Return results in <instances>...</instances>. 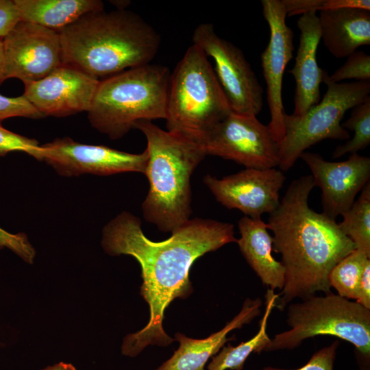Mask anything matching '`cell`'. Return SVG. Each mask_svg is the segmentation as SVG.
Segmentation results:
<instances>
[{"label": "cell", "instance_id": "1", "mask_svg": "<svg viewBox=\"0 0 370 370\" xmlns=\"http://www.w3.org/2000/svg\"><path fill=\"white\" fill-rule=\"evenodd\" d=\"M234 225L209 219L194 218L162 241H153L143 233L140 220L122 212L103 229L101 245L111 256L134 257L141 269L140 295L149 307V320L140 330L127 335L123 355L138 356L149 345L167 346L174 338L164 330V311L176 298L193 292L189 272L194 262L206 253L237 243Z\"/></svg>", "mask_w": 370, "mask_h": 370}, {"label": "cell", "instance_id": "2", "mask_svg": "<svg viewBox=\"0 0 370 370\" xmlns=\"http://www.w3.org/2000/svg\"><path fill=\"white\" fill-rule=\"evenodd\" d=\"M314 187L311 175L293 180L268 218L272 250L281 254L284 268V287L275 302L279 309L295 298L331 293L330 271L356 249L334 219L310 208L308 197Z\"/></svg>", "mask_w": 370, "mask_h": 370}, {"label": "cell", "instance_id": "3", "mask_svg": "<svg viewBox=\"0 0 370 370\" xmlns=\"http://www.w3.org/2000/svg\"><path fill=\"white\" fill-rule=\"evenodd\" d=\"M62 63L99 79L151 63L160 36L127 10L88 12L59 32Z\"/></svg>", "mask_w": 370, "mask_h": 370}, {"label": "cell", "instance_id": "4", "mask_svg": "<svg viewBox=\"0 0 370 370\" xmlns=\"http://www.w3.org/2000/svg\"><path fill=\"white\" fill-rule=\"evenodd\" d=\"M134 128L147 140L149 189L142 204L144 218L160 231L172 232L190 219L191 175L207 155L201 145L151 121H139Z\"/></svg>", "mask_w": 370, "mask_h": 370}, {"label": "cell", "instance_id": "5", "mask_svg": "<svg viewBox=\"0 0 370 370\" xmlns=\"http://www.w3.org/2000/svg\"><path fill=\"white\" fill-rule=\"evenodd\" d=\"M171 74L149 63L100 80L87 112L90 125L117 140L139 121L165 119Z\"/></svg>", "mask_w": 370, "mask_h": 370}, {"label": "cell", "instance_id": "6", "mask_svg": "<svg viewBox=\"0 0 370 370\" xmlns=\"http://www.w3.org/2000/svg\"><path fill=\"white\" fill-rule=\"evenodd\" d=\"M232 111L204 52L193 44L171 74L166 109L167 131L202 145Z\"/></svg>", "mask_w": 370, "mask_h": 370}, {"label": "cell", "instance_id": "7", "mask_svg": "<svg viewBox=\"0 0 370 370\" xmlns=\"http://www.w3.org/2000/svg\"><path fill=\"white\" fill-rule=\"evenodd\" d=\"M287 323L291 328L275 334L264 351L293 349L308 338L331 335L369 355L370 310L356 301L332 292L312 295L288 306Z\"/></svg>", "mask_w": 370, "mask_h": 370}, {"label": "cell", "instance_id": "8", "mask_svg": "<svg viewBox=\"0 0 370 370\" xmlns=\"http://www.w3.org/2000/svg\"><path fill=\"white\" fill-rule=\"evenodd\" d=\"M328 73L323 98L301 116L284 114V135L278 144V166L287 171L305 150L326 139L348 140L349 133L341 121L345 112L364 102L370 93V81L331 82Z\"/></svg>", "mask_w": 370, "mask_h": 370}, {"label": "cell", "instance_id": "9", "mask_svg": "<svg viewBox=\"0 0 370 370\" xmlns=\"http://www.w3.org/2000/svg\"><path fill=\"white\" fill-rule=\"evenodd\" d=\"M193 42L214 60V73L232 111L257 116L263 106V89L241 49L221 38L207 23L195 28Z\"/></svg>", "mask_w": 370, "mask_h": 370}, {"label": "cell", "instance_id": "10", "mask_svg": "<svg viewBox=\"0 0 370 370\" xmlns=\"http://www.w3.org/2000/svg\"><path fill=\"white\" fill-rule=\"evenodd\" d=\"M202 146L206 155L231 160L247 169L278 166V143L267 125L254 115L231 112L214 127Z\"/></svg>", "mask_w": 370, "mask_h": 370}, {"label": "cell", "instance_id": "11", "mask_svg": "<svg viewBox=\"0 0 370 370\" xmlns=\"http://www.w3.org/2000/svg\"><path fill=\"white\" fill-rule=\"evenodd\" d=\"M34 158L45 162L58 174L67 177L126 172L145 174L148 153L145 149L141 153H130L103 145L82 144L64 137L40 145Z\"/></svg>", "mask_w": 370, "mask_h": 370}, {"label": "cell", "instance_id": "12", "mask_svg": "<svg viewBox=\"0 0 370 370\" xmlns=\"http://www.w3.org/2000/svg\"><path fill=\"white\" fill-rule=\"evenodd\" d=\"M6 79L24 85L38 81L62 64L58 32L20 21L3 38Z\"/></svg>", "mask_w": 370, "mask_h": 370}, {"label": "cell", "instance_id": "13", "mask_svg": "<svg viewBox=\"0 0 370 370\" xmlns=\"http://www.w3.org/2000/svg\"><path fill=\"white\" fill-rule=\"evenodd\" d=\"M261 4L270 30L269 41L261 54L271 115L267 126L279 144L284 135L282 79L286 67L293 58L294 34L286 23L287 12L282 0H262Z\"/></svg>", "mask_w": 370, "mask_h": 370}, {"label": "cell", "instance_id": "14", "mask_svg": "<svg viewBox=\"0 0 370 370\" xmlns=\"http://www.w3.org/2000/svg\"><path fill=\"white\" fill-rule=\"evenodd\" d=\"M286 180L281 170L247 169L221 179L211 175L204 182L217 201L257 219L271 214L280 204V191Z\"/></svg>", "mask_w": 370, "mask_h": 370}, {"label": "cell", "instance_id": "15", "mask_svg": "<svg viewBox=\"0 0 370 370\" xmlns=\"http://www.w3.org/2000/svg\"><path fill=\"white\" fill-rule=\"evenodd\" d=\"M299 158L310 169L314 186L321 188L322 212L330 219L347 212L369 182V157L353 153L347 160L329 162L318 153L304 151Z\"/></svg>", "mask_w": 370, "mask_h": 370}, {"label": "cell", "instance_id": "16", "mask_svg": "<svg viewBox=\"0 0 370 370\" xmlns=\"http://www.w3.org/2000/svg\"><path fill=\"white\" fill-rule=\"evenodd\" d=\"M99 81L62 63L45 77L25 84L23 95L45 116L65 117L89 110Z\"/></svg>", "mask_w": 370, "mask_h": 370}, {"label": "cell", "instance_id": "17", "mask_svg": "<svg viewBox=\"0 0 370 370\" xmlns=\"http://www.w3.org/2000/svg\"><path fill=\"white\" fill-rule=\"evenodd\" d=\"M300 32L299 43L294 66L288 72L295 82V116H301L320 101V84L327 72L320 68L317 51L321 30L317 12L304 13L297 21Z\"/></svg>", "mask_w": 370, "mask_h": 370}, {"label": "cell", "instance_id": "18", "mask_svg": "<svg viewBox=\"0 0 370 370\" xmlns=\"http://www.w3.org/2000/svg\"><path fill=\"white\" fill-rule=\"evenodd\" d=\"M262 301L247 299L240 312L219 332L204 339L188 338L182 333L175 334L179 347L173 356L156 370H205L210 358L217 354L224 345L232 341L227 334L234 329L241 328L260 314Z\"/></svg>", "mask_w": 370, "mask_h": 370}, {"label": "cell", "instance_id": "19", "mask_svg": "<svg viewBox=\"0 0 370 370\" xmlns=\"http://www.w3.org/2000/svg\"><path fill=\"white\" fill-rule=\"evenodd\" d=\"M322 40L336 58H347L363 45H370V10L343 8L320 11Z\"/></svg>", "mask_w": 370, "mask_h": 370}, {"label": "cell", "instance_id": "20", "mask_svg": "<svg viewBox=\"0 0 370 370\" xmlns=\"http://www.w3.org/2000/svg\"><path fill=\"white\" fill-rule=\"evenodd\" d=\"M241 238L237 240L244 258L261 280L271 290H282L284 284V268L271 254L273 238L267 223L261 218L247 216L238 223Z\"/></svg>", "mask_w": 370, "mask_h": 370}, {"label": "cell", "instance_id": "21", "mask_svg": "<svg viewBox=\"0 0 370 370\" xmlns=\"http://www.w3.org/2000/svg\"><path fill=\"white\" fill-rule=\"evenodd\" d=\"M21 21L60 32L83 15L104 10L100 0H14Z\"/></svg>", "mask_w": 370, "mask_h": 370}, {"label": "cell", "instance_id": "22", "mask_svg": "<svg viewBox=\"0 0 370 370\" xmlns=\"http://www.w3.org/2000/svg\"><path fill=\"white\" fill-rule=\"evenodd\" d=\"M278 295L269 288L265 295V311L260 321L258 333L249 341L236 347L231 345L223 346L221 350L212 357L207 367L208 370H242L248 356L253 352L264 351L271 338L267 333V321L272 309L275 307Z\"/></svg>", "mask_w": 370, "mask_h": 370}, {"label": "cell", "instance_id": "23", "mask_svg": "<svg viewBox=\"0 0 370 370\" xmlns=\"http://www.w3.org/2000/svg\"><path fill=\"white\" fill-rule=\"evenodd\" d=\"M351 208L342 214L338 223L342 232L354 244L356 249L370 256V183L367 182Z\"/></svg>", "mask_w": 370, "mask_h": 370}, {"label": "cell", "instance_id": "24", "mask_svg": "<svg viewBox=\"0 0 370 370\" xmlns=\"http://www.w3.org/2000/svg\"><path fill=\"white\" fill-rule=\"evenodd\" d=\"M370 256L354 249L339 261L330 271L328 280L339 296L347 299H357L359 284L365 264Z\"/></svg>", "mask_w": 370, "mask_h": 370}, {"label": "cell", "instance_id": "25", "mask_svg": "<svg viewBox=\"0 0 370 370\" xmlns=\"http://www.w3.org/2000/svg\"><path fill=\"white\" fill-rule=\"evenodd\" d=\"M346 130L354 132L353 138L343 145L336 147L333 158L346 153H357L370 144V97L364 102L352 108L350 116L341 124Z\"/></svg>", "mask_w": 370, "mask_h": 370}, {"label": "cell", "instance_id": "26", "mask_svg": "<svg viewBox=\"0 0 370 370\" xmlns=\"http://www.w3.org/2000/svg\"><path fill=\"white\" fill-rule=\"evenodd\" d=\"M332 82L340 83L344 79L370 81V56L363 51H354L347 57L345 63L329 75Z\"/></svg>", "mask_w": 370, "mask_h": 370}, {"label": "cell", "instance_id": "27", "mask_svg": "<svg viewBox=\"0 0 370 370\" xmlns=\"http://www.w3.org/2000/svg\"><path fill=\"white\" fill-rule=\"evenodd\" d=\"M16 116L33 119L45 117L23 95L8 97L0 94V121Z\"/></svg>", "mask_w": 370, "mask_h": 370}, {"label": "cell", "instance_id": "28", "mask_svg": "<svg viewBox=\"0 0 370 370\" xmlns=\"http://www.w3.org/2000/svg\"><path fill=\"white\" fill-rule=\"evenodd\" d=\"M40 147L36 140L12 132L0 125V156L22 151L34 158Z\"/></svg>", "mask_w": 370, "mask_h": 370}, {"label": "cell", "instance_id": "29", "mask_svg": "<svg viewBox=\"0 0 370 370\" xmlns=\"http://www.w3.org/2000/svg\"><path fill=\"white\" fill-rule=\"evenodd\" d=\"M8 248L23 260L32 264L36 251L24 233L12 234L0 227V249Z\"/></svg>", "mask_w": 370, "mask_h": 370}, {"label": "cell", "instance_id": "30", "mask_svg": "<svg viewBox=\"0 0 370 370\" xmlns=\"http://www.w3.org/2000/svg\"><path fill=\"white\" fill-rule=\"evenodd\" d=\"M338 341H335L330 346L325 347L317 352L309 361L304 366L289 370H333V365ZM262 370H288L273 367H266Z\"/></svg>", "mask_w": 370, "mask_h": 370}, {"label": "cell", "instance_id": "31", "mask_svg": "<svg viewBox=\"0 0 370 370\" xmlns=\"http://www.w3.org/2000/svg\"><path fill=\"white\" fill-rule=\"evenodd\" d=\"M20 21L14 0H0V38H3Z\"/></svg>", "mask_w": 370, "mask_h": 370}, {"label": "cell", "instance_id": "32", "mask_svg": "<svg viewBox=\"0 0 370 370\" xmlns=\"http://www.w3.org/2000/svg\"><path fill=\"white\" fill-rule=\"evenodd\" d=\"M282 1L288 16L311 11L320 12L328 8V0H282Z\"/></svg>", "mask_w": 370, "mask_h": 370}, {"label": "cell", "instance_id": "33", "mask_svg": "<svg viewBox=\"0 0 370 370\" xmlns=\"http://www.w3.org/2000/svg\"><path fill=\"white\" fill-rule=\"evenodd\" d=\"M356 302L370 310V260L365 264L363 272L359 284L358 294Z\"/></svg>", "mask_w": 370, "mask_h": 370}, {"label": "cell", "instance_id": "34", "mask_svg": "<svg viewBox=\"0 0 370 370\" xmlns=\"http://www.w3.org/2000/svg\"><path fill=\"white\" fill-rule=\"evenodd\" d=\"M5 56L3 38H0V85L5 80Z\"/></svg>", "mask_w": 370, "mask_h": 370}, {"label": "cell", "instance_id": "35", "mask_svg": "<svg viewBox=\"0 0 370 370\" xmlns=\"http://www.w3.org/2000/svg\"><path fill=\"white\" fill-rule=\"evenodd\" d=\"M42 370H77L71 363L60 362L52 366H48Z\"/></svg>", "mask_w": 370, "mask_h": 370}, {"label": "cell", "instance_id": "36", "mask_svg": "<svg viewBox=\"0 0 370 370\" xmlns=\"http://www.w3.org/2000/svg\"><path fill=\"white\" fill-rule=\"evenodd\" d=\"M110 2L115 5L116 10H126V8L130 4V1L126 0L110 1Z\"/></svg>", "mask_w": 370, "mask_h": 370}]
</instances>
